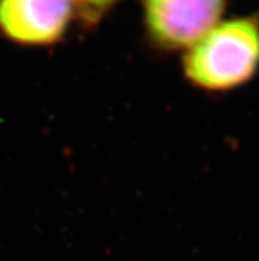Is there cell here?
I'll use <instances>...</instances> for the list:
<instances>
[{"label": "cell", "mask_w": 259, "mask_h": 261, "mask_svg": "<svg viewBox=\"0 0 259 261\" xmlns=\"http://www.w3.org/2000/svg\"><path fill=\"white\" fill-rule=\"evenodd\" d=\"M77 8V16L86 25H95L102 17L119 3V0H73Z\"/></svg>", "instance_id": "4"}, {"label": "cell", "mask_w": 259, "mask_h": 261, "mask_svg": "<svg viewBox=\"0 0 259 261\" xmlns=\"http://www.w3.org/2000/svg\"><path fill=\"white\" fill-rule=\"evenodd\" d=\"M147 40L161 52H184L222 20L226 0H140Z\"/></svg>", "instance_id": "2"}, {"label": "cell", "mask_w": 259, "mask_h": 261, "mask_svg": "<svg viewBox=\"0 0 259 261\" xmlns=\"http://www.w3.org/2000/svg\"><path fill=\"white\" fill-rule=\"evenodd\" d=\"M73 0H0V36L26 48H48L66 37L77 19Z\"/></svg>", "instance_id": "3"}, {"label": "cell", "mask_w": 259, "mask_h": 261, "mask_svg": "<svg viewBox=\"0 0 259 261\" xmlns=\"http://www.w3.org/2000/svg\"><path fill=\"white\" fill-rule=\"evenodd\" d=\"M181 69L188 83L208 93L238 89L259 72V19L221 20L183 52Z\"/></svg>", "instance_id": "1"}]
</instances>
